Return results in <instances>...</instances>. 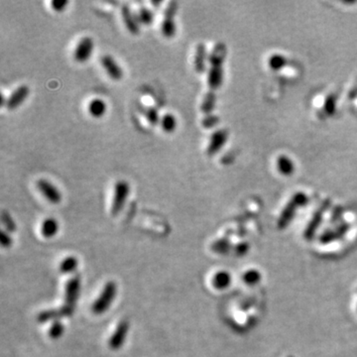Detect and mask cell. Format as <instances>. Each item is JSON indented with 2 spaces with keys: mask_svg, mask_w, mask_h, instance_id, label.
<instances>
[{
  "mask_svg": "<svg viewBox=\"0 0 357 357\" xmlns=\"http://www.w3.org/2000/svg\"><path fill=\"white\" fill-rule=\"evenodd\" d=\"M128 330H129V323L127 321H122L119 323L115 331L113 332V334L110 336L108 340V345L111 349L117 350L123 345Z\"/></svg>",
  "mask_w": 357,
  "mask_h": 357,
  "instance_id": "obj_10",
  "label": "cell"
},
{
  "mask_svg": "<svg viewBox=\"0 0 357 357\" xmlns=\"http://www.w3.org/2000/svg\"><path fill=\"white\" fill-rule=\"evenodd\" d=\"M206 61H207V51L204 44H199L196 49L195 55V70L197 73H204L206 70Z\"/></svg>",
  "mask_w": 357,
  "mask_h": 357,
  "instance_id": "obj_14",
  "label": "cell"
},
{
  "mask_svg": "<svg viewBox=\"0 0 357 357\" xmlns=\"http://www.w3.org/2000/svg\"><path fill=\"white\" fill-rule=\"evenodd\" d=\"M231 282V277L227 272H219L217 273L212 280V284L213 287H215L216 289H225L228 287V285Z\"/></svg>",
  "mask_w": 357,
  "mask_h": 357,
  "instance_id": "obj_17",
  "label": "cell"
},
{
  "mask_svg": "<svg viewBox=\"0 0 357 357\" xmlns=\"http://www.w3.org/2000/svg\"><path fill=\"white\" fill-rule=\"evenodd\" d=\"M121 15L125 27L132 34L138 35L140 33V22L137 17V13H134L129 4L124 3L121 7Z\"/></svg>",
  "mask_w": 357,
  "mask_h": 357,
  "instance_id": "obj_7",
  "label": "cell"
},
{
  "mask_svg": "<svg viewBox=\"0 0 357 357\" xmlns=\"http://www.w3.org/2000/svg\"><path fill=\"white\" fill-rule=\"evenodd\" d=\"M214 105H215V94L213 91H209L204 98L202 104V110L205 113H209L213 109Z\"/></svg>",
  "mask_w": 357,
  "mask_h": 357,
  "instance_id": "obj_21",
  "label": "cell"
},
{
  "mask_svg": "<svg viewBox=\"0 0 357 357\" xmlns=\"http://www.w3.org/2000/svg\"><path fill=\"white\" fill-rule=\"evenodd\" d=\"M225 48L222 44H217L209 58L211 64L209 73H208V86L211 89H217L222 82V69L221 64L224 58Z\"/></svg>",
  "mask_w": 357,
  "mask_h": 357,
  "instance_id": "obj_1",
  "label": "cell"
},
{
  "mask_svg": "<svg viewBox=\"0 0 357 357\" xmlns=\"http://www.w3.org/2000/svg\"><path fill=\"white\" fill-rule=\"evenodd\" d=\"M36 187L49 203L53 205H58L61 203L62 194L60 193L59 189L50 181L46 178H40L36 182Z\"/></svg>",
  "mask_w": 357,
  "mask_h": 357,
  "instance_id": "obj_5",
  "label": "cell"
},
{
  "mask_svg": "<svg viewBox=\"0 0 357 357\" xmlns=\"http://www.w3.org/2000/svg\"><path fill=\"white\" fill-rule=\"evenodd\" d=\"M247 249H248V246L246 244H241L237 247V253L238 254H244V253H246Z\"/></svg>",
  "mask_w": 357,
  "mask_h": 357,
  "instance_id": "obj_31",
  "label": "cell"
},
{
  "mask_svg": "<svg viewBox=\"0 0 357 357\" xmlns=\"http://www.w3.org/2000/svg\"><path fill=\"white\" fill-rule=\"evenodd\" d=\"M137 17H138L140 24H143L145 26H150L154 22L153 11L145 6H142L139 8V10L137 12Z\"/></svg>",
  "mask_w": 357,
  "mask_h": 357,
  "instance_id": "obj_18",
  "label": "cell"
},
{
  "mask_svg": "<svg viewBox=\"0 0 357 357\" xmlns=\"http://www.w3.org/2000/svg\"><path fill=\"white\" fill-rule=\"evenodd\" d=\"M152 4H153V5L158 6V5H161V4H162V2H161V1H152Z\"/></svg>",
  "mask_w": 357,
  "mask_h": 357,
  "instance_id": "obj_32",
  "label": "cell"
},
{
  "mask_svg": "<svg viewBox=\"0 0 357 357\" xmlns=\"http://www.w3.org/2000/svg\"><path fill=\"white\" fill-rule=\"evenodd\" d=\"M218 122V118L213 115H208L203 120V125L205 128H211L216 125Z\"/></svg>",
  "mask_w": 357,
  "mask_h": 357,
  "instance_id": "obj_29",
  "label": "cell"
},
{
  "mask_svg": "<svg viewBox=\"0 0 357 357\" xmlns=\"http://www.w3.org/2000/svg\"><path fill=\"white\" fill-rule=\"evenodd\" d=\"M229 247H230L229 243L224 239L218 240L212 244V249L217 253H227L229 250Z\"/></svg>",
  "mask_w": 357,
  "mask_h": 357,
  "instance_id": "obj_24",
  "label": "cell"
},
{
  "mask_svg": "<svg viewBox=\"0 0 357 357\" xmlns=\"http://www.w3.org/2000/svg\"><path fill=\"white\" fill-rule=\"evenodd\" d=\"M0 241H1V245L3 247H9L11 245V243H12V239L10 237V235L8 234V232H6L5 230H3L2 233H1V240Z\"/></svg>",
  "mask_w": 357,
  "mask_h": 357,
  "instance_id": "obj_30",
  "label": "cell"
},
{
  "mask_svg": "<svg viewBox=\"0 0 357 357\" xmlns=\"http://www.w3.org/2000/svg\"><path fill=\"white\" fill-rule=\"evenodd\" d=\"M58 230H59V223L53 217L46 218L41 225V233L44 237H53L58 233Z\"/></svg>",
  "mask_w": 357,
  "mask_h": 357,
  "instance_id": "obj_13",
  "label": "cell"
},
{
  "mask_svg": "<svg viewBox=\"0 0 357 357\" xmlns=\"http://www.w3.org/2000/svg\"><path fill=\"white\" fill-rule=\"evenodd\" d=\"M93 48L94 43L91 37L86 36L82 38L74 51V58L79 63H85L89 61L92 55Z\"/></svg>",
  "mask_w": 357,
  "mask_h": 357,
  "instance_id": "obj_6",
  "label": "cell"
},
{
  "mask_svg": "<svg viewBox=\"0 0 357 357\" xmlns=\"http://www.w3.org/2000/svg\"><path fill=\"white\" fill-rule=\"evenodd\" d=\"M65 331V327L59 321H55L49 329V335L52 339H58Z\"/></svg>",
  "mask_w": 357,
  "mask_h": 357,
  "instance_id": "obj_22",
  "label": "cell"
},
{
  "mask_svg": "<svg viewBox=\"0 0 357 357\" xmlns=\"http://www.w3.org/2000/svg\"><path fill=\"white\" fill-rule=\"evenodd\" d=\"M178 3L177 1H170L165 9L164 16H170V17H175L176 13L178 11Z\"/></svg>",
  "mask_w": 357,
  "mask_h": 357,
  "instance_id": "obj_26",
  "label": "cell"
},
{
  "mask_svg": "<svg viewBox=\"0 0 357 357\" xmlns=\"http://www.w3.org/2000/svg\"><path fill=\"white\" fill-rule=\"evenodd\" d=\"M243 280L247 284H256L260 280V274L255 270L248 271L243 275Z\"/></svg>",
  "mask_w": 357,
  "mask_h": 357,
  "instance_id": "obj_25",
  "label": "cell"
},
{
  "mask_svg": "<svg viewBox=\"0 0 357 357\" xmlns=\"http://www.w3.org/2000/svg\"><path fill=\"white\" fill-rule=\"evenodd\" d=\"M60 317H62L60 310H48V311H44L39 314L38 321L40 323H47V322L53 321V320L57 321Z\"/></svg>",
  "mask_w": 357,
  "mask_h": 357,
  "instance_id": "obj_20",
  "label": "cell"
},
{
  "mask_svg": "<svg viewBox=\"0 0 357 357\" xmlns=\"http://www.w3.org/2000/svg\"><path fill=\"white\" fill-rule=\"evenodd\" d=\"M81 289V277H73L67 284L66 294H65V304L59 309L62 317H69L73 315L77 300L79 297V292Z\"/></svg>",
  "mask_w": 357,
  "mask_h": 357,
  "instance_id": "obj_2",
  "label": "cell"
},
{
  "mask_svg": "<svg viewBox=\"0 0 357 357\" xmlns=\"http://www.w3.org/2000/svg\"><path fill=\"white\" fill-rule=\"evenodd\" d=\"M79 266V262H78V259L76 257H73V256H70V257H67L60 265V271L64 274H69V273H72L74 272L77 268Z\"/></svg>",
  "mask_w": 357,
  "mask_h": 357,
  "instance_id": "obj_19",
  "label": "cell"
},
{
  "mask_svg": "<svg viewBox=\"0 0 357 357\" xmlns=\"http://www.w3.org/2000/svg\"><path fill=\"white\" fill-rule=\"evenodd\" d=\"M68 4H69V1H67V0H53L51 2V7L56 12H63L66 9Z\"/></svg>",
  "mask_w": 357,
  "mask_h": 357,
  "instance_id": "obj_27",
  "label": "cell"
},
{
  "mask_svg": "<svg viewBox=\"0 0 357 357\" xmlns=\"http://www.w3.org/2000/svg\"><path fill=\"white\" fill-rule=\"evenodd\" d=\"M117 292L116 284L113 281H109L105 284L100 296L95 300L91 307V311L95 315H101L105 313L110 305L112 304L113 300L115 299Z\"/></svg>",
  "mask_w": 357,
  "mask_h": 357,
  "instance_id": "obj_3",
  "label": "cell"
},
{
  "mask_svg": "<svg viewBox=\"0 0 357 357\" xmlns=\"http://www.w3.org/2000/svg\"><path fill=\"white\" fill-rule=\"evenodd\" d=\"M174 18L175 17L164 16V19H163L162 25H161V32H162L163 36L166 38H173L176 35L177 25H176Z\"/></svg>",
  "mask_w": 357,
  "mask_h": 357,
  "instance_id": "obj_15",
  "label": "cell"
},
{
  "mask_svg": "<svg viewBox=\"0 0 357 357\" xmlns=\"http://www.w3.org/2000/svg\"><path fill=\"white\" fill-rule=\"evenodd\" d=\"M227 132L225 130H217L214 132L210 138V142L208 147V155L215 154L219 149L221 148L226 141Z\"/></svg>",
  "mask_w": 357,
  "mask_h": 357,
  "instance_id": "obj_11",
  "label": "cell"
},
{
  "mask_svg": "<svg viewBox=\"0 0 357 357\" xmlns=\"http://www.w3.org/2000/svg\"><path fill=\"white\" fill-rule=\"evenodd\" d=\"M101 67L104 69L106 74L113 80L120 81L123 78V70L118 63L111 55H103L100 58Z\"/></svg>",
  "mask_w": 357,
  "mask_h": 357,
  "instance_id": "obj_8",
  "label": "cell"
},
{
  "mask_svg": "<svg viewBox=\"0 0 357 357\" xmlns=\"http://www.w3.org/2000/svg\"><path fill=\"white\" fill-rule=\"evenodd\" d=\"M1 219H2V223L3 225L6 227V230L8 231H14L16 228V225L12 219V217L10 216V214L6 211H2L1 214Z\"/></svg>",
  "mask_w": 357,
  "mask_h": 357,
  "instance_id": "obj_23",
  "label": "cell"
},
{
  "mask_svg": "<svg viewBox=\"0 0 357 357\" xmlns=\"http://www.w3.org/2000/svg\"><path fill=\"white\" fill-rule=\"evenodd\" d=\"M129 193H130V187L126 181L121 180L115 184L113 200H112L111 208H110V212L113 216L117 215L119 212L122 210V208L126 203V200L129 196Z\"/></svg>",
  "mask_w": 357,
  "mask_h": 357,
  "instance_id": "obj_4",
  "label": "cell"
},
{
  "mask_svg": "<svg viewBox=\"0 0 357 357\" xmlns=\"http://www.w3.org/2000/svg\"><path fill=\"white\" fill-rule=\"evenodd\" d=\"M146 117L148 119L149 122L153 125L157 124L159 121V114L157 112V110L154 107H150L146 111Z\"/></svg>",
  "mask_w": 357,
  "mask_h": 357,
  "instance_id": "obj_28",
  "label": "cell"
},
{
  "mask_svg": "<svg viewBox=\"0 0 357 357\" xmlns=\"http://www.w3.org/2000/svg\"><path fill=\"white\" fill-rule=\"evenodd\" d=\"M88 109H89V114L92 117L100 118L106 112V103L103 99L96 97L89 101Z\"/></svg>",
  "mask_w": 357,
  "mask_h": 357,
  "instance_id": "obj_12",
  "label": "cell"
},
{
  "mask_svg": "<svg viewBox=\"0 0 357 357\" xmlns=\"http://www.w3.org/2000/svg\"><path fill=\"white\" fill-rule=\"evenodd\" d=\"M30 89L27 86L23 85V86L18 87L9 95V97L6 99L5 106L9 110L16 109L17 107H19L26 100V98L28 97Z\"/></svg>",
  "mask_w": 357,
  "mask_h": 357,
  "instance_id": "obj_9",
  "label": "cell"
},
{
  "mask_svg": "<svg viewBox=\"0 0 357 357\" xmlns=\"http://www.w3.org/2000/svg\"><path fill=\"white\" fill-rule=\"evenodd\" d=\"M160 123H161V127H162L163 131L166 132V133H172V132H174L176 130L177 119L172 113L164 114L161 117Z\"/></svg>",
  "mask_w": 357,
  "mask_h": 357,
  "instance_id": "obj_16",
  "label": "cell"
}]
</instances>
